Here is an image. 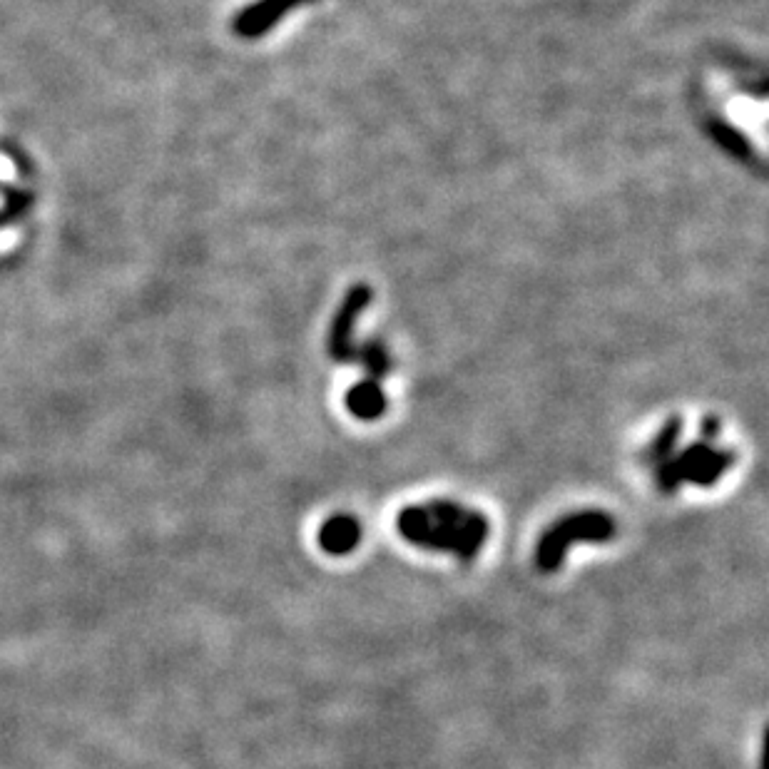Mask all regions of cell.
<instances>
[{
  "instance_id": "cell-2",
  "label": "cell",
  "mask_w": 769,
  "mask_h": 769,
  "mask_svg": "<svg viewBox=\"0 0 769 769\" xmlns=\"http://www.w3.org/2000/svg\"><path fill=\"white\" fill-rule=\"evenodd\" d=\"M615 521L603 511H583L563 518L538 543V565L543 570H555L563 563L568 548L575 543H605L613 541Z\"/></svg>"
},
{
  "instance_id": "cell-3",
  "label": "cell",
  "mask_w": 769,
  "mask_h": 769,
  "mask_svg": "<svg viewBox=\"0 0 769 769\" xmlns=\"http://www.w3.org/2000/svg\"><path fill=\"white\" fill-rule=\"evenodd\" d=\"M732 466V453L715 451L707 441L692 443L680 456L658 463V483L665 493H675L682 483L712 486Z\"/></svg>"
},
{
  "instance_id": "cell-8",
  "label": "cell",
  "mask_w": 769,
  "mask_h": 769,
  "mask_svg": "<svg viewBox=\"0 0 769 769\" xmlns=\"http://www.w3.org/2000/svg\"><path fill=\"white\" fill-rule=\"evenodd\" d=\"M677 436H680V421L670 419L665 424V429H662L658 434V439L653 441V446H650V461L660 463V461H665L667 456H672V451H675Z\"/></svg>"
},
{
  "instance_id": "cell-7",
  "label": "cell",
  "mask_w": 769,
  "mask_h": 769,
  "mask_svg": "<svg viewBox=\"0 0 769 769\" xmlns=\"http://www.w3.org/2000/svg\"><path fill=\"white\" fill-rule=\"evenodd\" d=\"M346 409L361 421H374L384 414L386 399L376 381H361L346 394Z\"/></svg>"
},
{
  "instance_id": "cell-6",
  "label": "cell",
  "mask_w": 769,
  "mask_h": 769,
  "mask_svg": "<svg viewBox=\"0 0 769 769\" xmlns=\"http://www.w3.org/2000/svg\"><path fill=\"white\" fill-rule=\"evenodd\" d=\"M361 541V526L354 516H331L327 523L319 531V543L322 548L331 555H346L349 550H354Z\"/></svg>"
},
{
  "instance_id": "cell-5",
  "label": "cell",
  "mask_w": 769,
  "mask_h": 769,
  "mask_svg": "<svg viewBox=\"0 0 769 769\" xmlns=\"http://www.w3.org/2000/svg\"><path fill=\"white\" fill-rule=\"evenodd\" d=\"M309 3V0H262L257 5H249L237 20V30L242 35H259L267 28H272L287 10L297 8V5Z\"/></svg>"
},
{
  "instance_id": "cell-9",
  "label": "cell",
  "mask_w": 769,
  "mask_h": 769,
  "mask_svg": "<svg viewBox=\"0 0 769 769\" xmlns=\"http://www.w3.org/2000/svg\"><path fill=\"white\" fill-rule=\"evenodd\" d=\"M712 132H715L717 135L715 140L720 142L727 152H732V155H747V142L742 140L732 127L722 125V122H715V125H712Z\"/></svg>"
},
{
  "instance_id": "cell-4",
  "label": "cell",
  "mask_w": 769,
  "mask_h": 769,
  "mask_svg": "<svg viewBox=\"0 0 769 769\" xmlns=\"http://www.w3.org/2000/svg\"><path fill=\"white\" fill-rule=\"evenodd\" d=\"M371 292L366 287H354L349 294H346L344 304H341L339 314H336L334 324H331L329 331V351L334 359L346 361L351 359L354 349H351V331H354L356 319H359L361 309L369 304Z\"/></svg>"
},
{
  "instance_id": "cell-1",
  "label": "cell",
  "mask_w": 769,
  "mask_h": 769,
  "mask_svg": "<svg viewBox=\"0 0 769 769\" xmlns=\"http://www.w3.org/2000/svg\"><path fill=\"white\" fill-rule=\"evenodd\" d=\"M399 533L404 541L426 550L453 553L461 560H473L488 541L486 516L456 501H429L399 513Z\"/></svg>"
},
{
  "instance_id": "cell-10",
  "label": "cell",
  "mask_w": 769,
  "mask_h": 769,
  "mask_svg": "<svg viewBox=\"0 0 769 769\" xmlns=\"http://www.w3.org/2000/svg\"><path fill=\"white\" fill-rule=\"evenodd\" d=\"M361 361L366 364V369L371 371V376H381L389 371V359H386L384 351L379 349V346H366L364 349V356H359Z\"/></svg>"
}]
</instances>
